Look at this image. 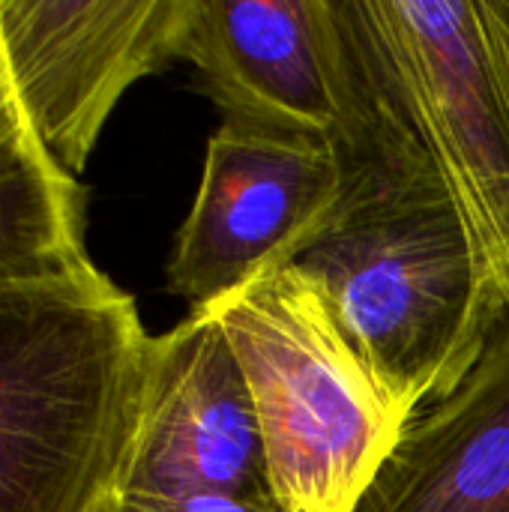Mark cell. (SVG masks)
I'll use <instances>...</instances> for the list:
<instances>
[{"mask_svg":"<svg viewBox=\"0 0 509 512\" xmlns=\"http://www.w3.org/2000/svg\"><path fill=\"white\" fill-rule=\"evenodd\" d=\"M99 512H282L270 498H243V495H129L111 492Z\"/></svg>","mask_w":509,"mask_h":512,"instance_id":"cell-11","label":"cell"},{"mask_svg":"<svg viewBox=\"0 0 509 512\" xmlns=\"http://www.w3.org/2000/svg\"><path fill=\"white\" fill-rule=\"evenodd\" d=\"M222 324L249 384L282 512H354L411 423L342 336L318 285L288 264L198 306Z\"/></svg>","mask_w":509,"mask_h":512,"instance_id":"cell-4","label":"cell"},{"mask_svg":"<svg viewBox=\"0 0 509 512\" xmlns=\"http://www.w3.org/2000/svg\"><path fill=\"white\" fill-rule=\"evenodd\" d=\"M114 492L270 498L255 402L210 309H189L174 330L150 336L138 420Z\"/></svg>","mask_w":509,"mask_h":512,"instance_id":"cell-8","label":"cell"},{"mask_svg":"<svg viewBox=\"0 0 509 512\" xmlns=\"http://www.w3.org/2000/svg\"><path fill=\"white\" fill-rule=\"evenodd\" d=\"M294 264L408 420L447 399L501 333L471 231L423 150L357 174Z\"/></svg>","mask_w":509,"mask_h":512,"instance_id":"cell-1","label":"cell"},{"mask_svg":"<svg viewBox=\"0 0 509 512\" xmlns=\"http://www.w3.org/2000/svg\"><path fill=\"white\" fill-rule=\"evenodd\" d=\"M504 12H507V24H509V0H504Z\"/></svg>","mask_w":509,"mask_h":512,"instance_id":"cell-12","label":"cell"},{"mask_svg":"<svg viewBox=\"0 0 509 512\" xmlns=\"http://www.w3.org/2000/svg\"><path fill=\"white\" fill-rule=\"evenodd\" d=\"M384 108L456 201L509 327V24L504 0H336Z\"/></svg>","mask_w":509,"mask_h":512,"instance_id":"cell-3","label":"cell"},{"mask_svg":"<svg viewBox=\"0 0 509 512\" xmlns=\"http://www.w3.org/2000/svg\"><path fill=\"white\" fill-rule=\"evenodd\" d=\"M354 512H509V327L405 426Z\"/></svg>","mask_w":509,"mask_h":512,"instance_id":"cell-9","label":"cell"},{"mask_svg":"<svg viewBox=\"0 0 509 512\" xmlns=\"http://www.w3.org/2000/svg\"><path fill=\"white\" fill-rule=\"evenodd\" d=\"M84 189L39 147L0 57V285L87 273Z\"/></svg>","mask_w":509,"mask_h":512,"instance_id":"cell-10","label":"cell"},{"mask_svg":"<svg viewBox=\"0 0 509 512\" xmlns=\"http://www.w3.org/2000/svg\"><path fill=\"white\" fill-rule=\"evenodd\" d=\"M150 336L99 267L0 285V512H99L132 444Z\"/></svg>","mask_w":509,"mask_h":512,"instance_id":"cell-2","label":"cell"},{"mask_svg":"<svg viewBox=\"0 0 509 512\" xmlns=\"http://www.w3.org/2000/svg\"><path fill=\"white\" fill-rule=\"evenodd\" d=\"M180 60L222 120L327 144L354 174L423 150L369 84L336 0H189Z\"/></svg>","mask_w":509,"mask_h":512,"instance_id":"cell-5","label":"cell"},{"mask_svg":"<svg viewBox=\"0 0 509 512\" xmlns=\"http://www.w3.org/2000/svg\"><path fill=\"white\" fill-rule=\"evenodd\" d=\"M189 0H0V57L45 156L78 177L120 96L180 60Z\"/></svg>","mask_w":509,"mask_h":512,"instance_id":"cell-7","label":"cell"},{"mask_svg":"<svg viewBox=\"0 0 509 512\" xmlns=\"http://www.w3.org/2000/svg\"><path fill=\"white\" fill-rule=\"evenodd\" d=\"M357 174L327 144L222 120L168 261L189 309L294 264L333 222Z\"/></svg>","mask_w":509,"mask_h":512,"instance_id":"cell-6","label":"cell"}]
</instances>
